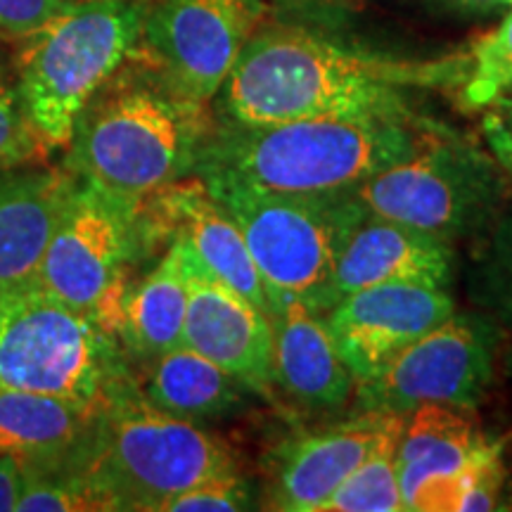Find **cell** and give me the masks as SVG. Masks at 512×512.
Here are the masks:
<instances>
[{
	"label": "cell",
	"instance_id": "f1b7e54d",
	"mask_svg": "<svg viewBox=\"0 0 512 512\" xmlns=\"http://www.w3.org/2000/svg\"><path fill=\"white\" fill-rule=\"evenodd\" d=\"M76 0H0V41L22 43Z\"/></svg>",
	"mask_w": 512,
	"mask_h": 512
},
{
	"label": "cell",
	"instance_id": "4fadbf2b",
	"mask_svg": "<svg viewBox=\"0 0 512 512\" xmlns=\"http://www.w3.org/2000/svg\"><path fill=\"white\" fill-rule=\"evenodd\" d=\"M183 347L214 361L216 366L245 384L249 392L271 396L273 373L268 316L247 297L211 275L190 247Z\"/></svg>",
	"mask_w": 512,
	"mask_h": 512
},
{
	"label": "cell",
	"instance_id": "cb8c5ba5",
	"mask_svg": "<svg viewBox=\"0 0 512 512\" xmlns=\"http://www.w3.org/2000/svg\"><path fill=\"white\" fill-rule=\"evenodd\" d=\"M463 60L460 98L472 110H484L505 93H512V10L489 34L472 43Z\"/></svg>",
	"mask_w": 512,
	"mask_h": 512
},
{
	"label": "cell",
	"instance_id": "ffe728a7",
	"mask_svg": "<svg viewBox=\"0 0 512 512\" xmlns=\"http://www.w3.org/2000/svg\"><path fill=\"white\" fill-rule=\"evenodd\" d=\"M74 183L69 171H0V287L36 278Z\"/></svg>",
	"mask_w": 512,
	"mask_h": 512
},
{
	"label": "cell",
	"instance_id": "603a6c76",
	"mask_svg": "<svg viewBox=\"0 0 512 512\" xmlns=\"http://www.w3.org/2000/svg\"><path fill=\"white\" fill-rule=\"evenodd\" d=\"M470 271V297L496 323L512 328V209L498 214Z\"/></svg>",
	"mask_w": 512,
	"mask_h": 512
},
{
	"label": "cell",
	"instance_id": "ba28073f",
	"mask_svg": "<svg viewBox=\"0 0 512 512\" xmlns=\"http://www.w3.org/2000/svg\"><path fill=\"white\" fill-rule=\"evenodd\" d=\"M503 169L475 143L425 133L415 150L349 192L368 214L403 223L453 245L494 223L505 192Z\"/></svg>",
	"mask_w": 512,
	"mask_h": 512
},
{
	"label": "cell",
	"instance_id": "6da1fadb",
	"mask_svg": "<svg viewBox=\"0 0 512 512\" xmlns=\"http://www.w3.org/2000/svg\"><path fill=\"white\" fill-rule=\"evenodd\" d=\"M463 60L403 62L294 27L256 29L221 91L228 124L354 117L411 121L408 88L458 83Z\"/></svg>",
	"mask_w": 512,
	"mask_h": 512
},
{
	"label": "cell",
	"instance_id": "7402d4cb",
	"mask_svg": "<svg viewBox=\"0 0 512 512\" xmlns=\"http://www.w3.org/2000/svg\"><path fill=\"white\" fill-rule=\"evenodd\" d=\"M249 389L214 361L188 347H176L152 358L143 399L174 418L202 422L230 415Z\"/></svg>",
	"mask_w": 512,
	"mask_h": 512
},
{
	"label": "cell",
	"instance_id": "83f0119b",
	"mask_svg": "<svg viewBox=\"0 0 512 512\" xmlns=\"http://www.w3.org/2000/svg\"><path fill=\"white\" fill-rule=\"evenodd\" d=\"M254 508L247 479L238 470L223 472L169 498L159 512H238Z\"/></svg>",
	"mask_w": 512,
	"mask_h": 512
},
{
	"label": "cell",
	"instance_id": "1f68e13d",
	"mask_svg": "<svg viewBox=\"0 0 512 512\" xmlns=\"http://www.w3.org/2000/svg\"><path fill=\"white\" fill-rule=\"evenodd\" d=\"M24 486V470L15 458L0 453V512H15Z\"/></svg>",
	"mask_w": 512,
	"mask_h": 512
},
{
	"label": "cell",
	"instance_id": "f546056e",
	"mask_svg": "<svg viewBox=\"0 0 512 512\" xmlns=\"http://www.w3.org/2000/svg\"><path fill=\"white\" fill-rule=\"evenodd\" d=\"M501 441H496L477 465L472 467L467 482L460 494L458 510L460 512H475V510H496L498 498L503 489V460H501Z\"/></svg>",
	"mask_w": 512,
	"mask_h": 512
},
{
	"label": "cell",
	"instance_id": "ac0fdd59",
	"mask_svg": "<svg viewBox=\"0 0 512 512\" xmlns=\"http://www.w3.org/2000/svg\"><path fill=\"white\" fill-rule=\"evenodd\" d=\"M451 275L453 247L448 242L361 211L337 256L330 306L351 292L382 283L446 287Z\"/></svg>",
	"mask_w": 512,
	"mask_h": 512
},
{
	"label": "cell",
	"instance_id": "7c38bea8",
	"mask_svg": "<svg viewBox=\"0 0 512 512\" xmlns=\"http://www.w3.org/2000/svg\"><path fill=\"white\" fill-rule=\"evenodd\" d=\"M453 311L456 304L446 287L382 283L339 299L325 313V323L358 382L444 323Z\"/></svg>",
	"mask_w": 512,
	"mask_h": 512
},
{
	"label": "cell",
	"instance_id": "9c48e42d",
	"mask_svg": "<svg viewBox=\"0 0 512 512\" xmlns=\"http://www.w3.org/2000/svg\"><path fill=\"white\" fill-rule=\"evenodd\" d=\"M143 238L138 204L76 181L34 280L48 294L119 335L126 266Z\"/></svg>",
	"mask_w": 512,
	"mask_h": 512
},
{
	"label": "cell",
	"instance_id": "2e32d148",
	"mask_svg": "<svg viewBox=\"0 0 512 512\" xmlns=\"http://www.w3.org/2000/svg\"><path fill=\"white\" fill-rule=\"evenodd\" d=\"M140 216L145 238L159 233L185 240L211 275L247 297L268 316L271 299L249 256L245 238L228 211L211 197L202 178H181L166 185L143 202Z\"/></svg>",
	"mask_w": 512,
	"mask_h": 512
},
{
	"label": "cell",
	"instance_id": "9a60e30c",
	"mask_svg": "<svg viewBox=\"0 0 512 512\" xmlns=\"http://www.w3.org/2000/svg\"><path fill=\"white\" fill-rule=\"evenodd\" d=\"M403 425V415L366 411L342 425L287 441L273 465L271 505L285 512H320L363 460L401 437Z\"/></svg>",
	"mask_w": 512,
	"mask_h": 512
},
{
	"label": "cell",
	"instance_id": "5b68a950",
	"mask_svg": "<svg viewBox=\"0 0 512 512\" xmlns=\"http://www.w3.org/2000/svg\"><path fill=\"white\" fill-rule=\"evenodd\" d=\"M145 0H76L22 41L17 88L48 150L69 147L102 86L138 55Z\"/></svg>",
	"mask_w": 512,
	"mask_h": 512
},
{
	"label": "cell",
	"instance_id": "52a82bcc",
	"mask_svg": "<svg viewBox=\"0 0 512 512\" xmlns=\"http://www.w3.org/2000/svg\"><path fill=\"white\" fill-rule=\"evenodd\" d=\"M126 382L117 335L36 280L0 287V387L102 406Z\"/></svg>",
	"mask_w": 512,
	"mask_h": 512
},
{
	"label": "cell",
	"instance_id": "277c9868",
	"mask_svg": "<svg viewBox=\"0 0 512 512\" xmlns=\"http://www.w3.org/2000/svg\"><path fill=\"white\" fill-rule=\"evenodd\" d=\"M76 470L98 486L110 510L159 512L169 498L238 465L221 437L157 411L126 380L102 403Z\"/></svg>",
	"mask_w": 512,
	"mask_h": 512
},
{
	"label": "cell",
	"instance_id": "7a4b0ae2",
	"mask_svg": "<svg viewBox=\"0 0 512 512\" xmlns=\"http://www.w3.org/2000/svg\"><path fill=\"white\" fill-rule=\"evenodd\" d=\"M209 133L207 105L185 98L152 67L114 74L76 121L67 169L76 181L143 207L195 171Z\"/></svg>",
	"mask_w": 512,
	"mask_h": 512
},
{
	"label": "cell",
	"instance_id": "4dcf8cb0",
	"mask_svg": "<svg viewBox=\"0 0 512 512\" xmlns=\"http://www.w3.org/2000/svg\"><path fill=\"white\" fill-rule=\"evenodd\" d=\"M482 136L489 155L496 159L503 174L512 178V93H505L484 107Z\"/></svg>",
	"mask_w": 512,
	"mask_h": 512
},
{
	"label": "cell",
	"instance_id": "44dd1931",
	"mask_svg": "<svg viewBox=\"0 0 512 512\" xmlns=\"http://www.w3.org/2000/svg\"><path fill=\"white\" fill-rule=\"evenodd\" d=\"M188 313V245L171 238L169 249L136 290L124 299L119 335L140 358H152L181 347Z\"/></svg>",
	"mask_w": 512,
	"mask_h": 512
},
{
	"label": "cell",
	"instance_id": "d4e9b609",
	"mask_svg": "<svg viewBox=\"0 0 512 512\" xmlns=\"http://www.w3.org/2000/svg\"><path fill=\"white\" fill-rule=\"evenodd\" d=\"M401 439V437H399ZM399 439L377 448L337 486L320 512H401L403 501L396 477Z\"/></svg>",
	"mask_w": 512,
	"mask_h": 512
},
{
	"label": "cell",
	"instance_id": "3957f363",
	"mask_svg": "<svg viewBox=\"0 0 512 512\" xmlns=\"http://www.w3.org/2000/svg\"><path fill=\"white\" fill-rule=\"evenodd\" d=\"M422 131L411 121L323 117L211 128L195 174H226L287 195H349L406 159Z\"/></svg>",
	"mask_w": 512,
	"mask_h": 512
},
{
	"label": "cell",
	"instance_id": "d6986e66",
	"mask_svg": "<svg viewBox=\"0 0 512 512\" xmlns=\"http://www.w3.org/2000/svg\"><path fill=\"white\" fill-rule=\"evenodd\" d=\"M102 406L0 387V453L24 472L79 467Z\"/></svg>",
	"mask_w": 512,
	"mask_h": 512
},
{
	"label": "cell",
	"instance_id": "e0dca14e",
	"mask_svg": "<svg viewBox=\"0 0 512 512\" xmlns=\"http://www.w3.org/2000/svg\"><path fill=\"white\" fill-rule=\"evenodd\" d=\"M271 373L306 408H342L356 389V377L339 354L323 313L290 294H271Z\"/></svg>",
	"mask_w": 512,
	"mask_h": 512
},
{
	"label": "cell",
	"instance_id": "d6a6232c",
	"mask_svg": "<svg viewBox=\"0 0 512 512\" xmlns=\"http://www.w3.org/2000/svg\"><path fill=\"white\" fill-rule=\"evenodd\" d=\"M458 5H470V8H496V5H512V0H453Z\"/></svg>",
	"mask_w": 512,
	"mask_h": 512
},
{
	"label": "cell",
	"instance_id": "8fae6325",
	"mask_svg": "<svg viewBox=\"0 0 512 512\" xmlns=\"http://www.w3.org/2000/svg\"><path fill=\"white\" fill-rule=\"evenodd\" d=\"M264 15V0H145L138 55L185 98L209 105Z\"/></svg>",
	"mask_w": 512,
	"mask_h": 512
},
{
	"label": "cell",
	"instance_id": "8992f818",
	"mask_svg": "<svg viewBox=\"0 0 512 512\" xmlns=\"http://www.w3.org/2000/svg\"><path fill=\"white\" fill-rule=\"evenodd\" d=\"M197 178L240 228L268 299L290 294L325 316L337 256L363 209L349 195H287L211 171Z\"/></svg>",
	"mask_w": 512,
	"mask_h": 512
},
{
	"label": "cell",
	"instance_id": "484cf974",
	"mask_svg": "<svg viewBox=\"0 0 512 512\" xmlns=\"http://www.w3.org/2000/svg\"><path fill=\"white\" fill-rule=\"evenodd\" d=\"M110 510L107 498L86 472L67 467L55 472H24L17 512H88Z\"/></svg>",
	"mask_w": 512,
	"mask_h": 512
},
{
	"label": "cell",
	"instance_id": "5bb4252c",
	"mask_svg": "<svg viewBox=\"0 0 512 512\" xmlns=\"http://www.w3.org/2000/svg\"><path fill=\"white\" fill-rule=\"evenodd\" d=\"M494 444L456 408L422 406L406 415L396 448L403 510H458L467 475Z\"/></svg>",
	"mask_w": 512,
	"mask_h": 512
},
{
	"label": "cell",
	"instance_id": "30bf717a",
	"mask_svg": "<svg viewBox=\"0 0 512 512\" xmlns=\"http://www.w3.org/2000/svg\"><path fill=\"white\" fill-rule=\"evenodd\" d=\"M498 325L491 316L453 311L380 370L358 380V413L411 415L422 406L475 411L494 380Z\"/></svg>",
	"mask_w": 512,
	"mask_h": 512
},
{
	"label": "cell",
	"instance_id": "4316f807",
	"mask_svg": "<svg viewBox=\"0 0 512 512\" xmlns=\"http://www.w3.org/2000/svg\"><path fill=\"white\" fill-rule=\"evenodd\" d=\"M46 152L48 145L31 126L17 81L0 62V171L36 162L46 157Z\"/></svg>",
	"mask_w": 512,
	"mask_h": 512
}]
</instances>
